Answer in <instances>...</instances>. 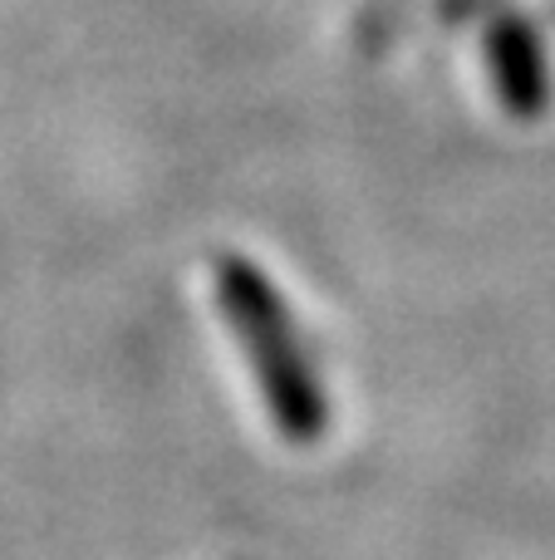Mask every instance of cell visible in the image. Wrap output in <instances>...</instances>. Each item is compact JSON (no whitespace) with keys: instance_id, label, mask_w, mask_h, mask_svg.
Instances as JSON below:
<instances>
[{"instance_id":"1","label":"cell","mask_w":555,"mask_h":560,"mask_svg":"<svg viewBox=\"0 0 555 560\" xmlns=\"http://www.w3.org/2000/svg\"><path fill=\"white\" fill-rule=\"evenodd\" d=\"M212 276L216 305H222L226 325H232L236 345H241L246 364L261 384L271 423L295 447L320 443L324 423H330V404H324L320 374L310 369V354H305L300 335L291 325V310L275 295L271 276L246 256H216Z\"/></svg>"},{"instance_id":"2","label":"cell","mask_w":555,"mask_h":560,"mask_svg":"<svg viewBox=\"0 0 555 560\" xmlns=\"http://www.w3.org/2000/svg\"><path fill=\"white\" fill-rule=\"evenodd\" d=\"M487 74L511 118H541L555 98L546 45L521 15H497L487 25Z\"/></svg>"}]
</instances>
